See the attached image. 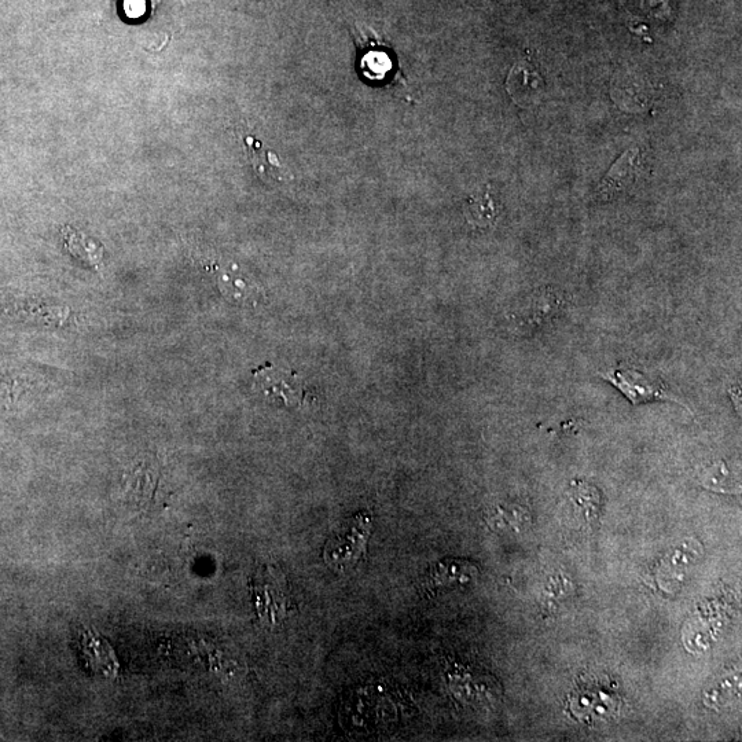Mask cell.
I'll use <instances>...</instances> for the list:
<instances>
[{
    "mask_svg": "<svg viewBox=\"0 0 742 742\" xmlns=\"http://www.w3.org/2000/svg\"><path fill=\"white\" fill-rule=\"evenodd\" d=\"M373 528V517L362 512L352 517L323 547V560L330 569L344 572L351 569L365 556Z\"/></svg>",
    "mask_w": 742,
    "mask_h": 742,
    "instance_id": "1",
    "label": "cell"
},
{
    "mask_svg": "<svg viewBox=\"0 0 742 742\" xmlns=\"http://www.w3.org/2000/svg\"><path fill=\"white\" fill-rule=\"evenodd\" d=\"M288 586L282 573L267 569L260 572L255 580V594L260 619L264 622L279 624L285 619L289 609Z\"/></svg>",
    "mask_w": 742,
    "mask_h": 742,
    "instance_id": "2",
    "label": "cell"
},
{
    "mask_svg": "<svg viewBox=\"0 0 742 742\" xmlns=\"http://www.w3.org/2000/svg\"><path fill=\"white\" fill-rule=\"evenodd\" d=\"M604 380L615 385L623 395L633 404L653 402V400H672L679 402L675 396L670 395L664 387L663 382L650 380V378L639 373L637 370H613L612 373H598Z\"/></svg>",
    "mask_w": 742,
    "mask_h": 742,
    "instance_id": "3",
    "label": "cell"
},
{
    "mask_svg": "<svg viewBox=\"0 0 742 742\" xmlns=\"http://www.w3.org/2000/svg\"><path fill=\"white\" fill-rule=\"evenodd\" d=\"M255 376V388L263 393L267 398L278 400L281 399L285 406H299L307 398V392L304 393L301 382L297 381L299 374L289 373L277 370L274 366L268 365L260 367L253 371Z\"/></svg>",
    "mask_w": 742,
    "mask_h": 742,
    "instance_id": "4",
    "label": "cell"
},
{
    "mask_svg": "<svg viewBox=\"0 0 742 742\" xmlns=\"http://www.w3.org/2000/svg\"><path fill=\"white\" fill-rule=\"evenodd\" d=\"M545 82L541 73L531 62L523 61L514 66L506 80V90L513 101L520 106H531L539 102Z\"/></svg>",
    "mask_w": 742,
    "mask_h": 742,
    "instance_id": "5",
    "label": "cell"
},
{
    "mask_svg": "<svg viewBox=\"0 0 742 742\" xmlns=\"http://www.w3.org/2000/svg\"><path fill=\"white\" fill-rule=\"evenodd\" d=\"M479 569L472 562L464 560H447L431 568L426 576L425 586L428 589L464 584L476 579Z\"/></svg>",
    "mask_w": 742,
    "mask_h": 742,
    "instance_id": "6",
    "label": "cell"
},
{
    "mask_svg": "<svg viewBox=\"0 0 742 742\" xmlns=\"http://www.w3.org/2000/svg\"><path fill=\"white\" fill-rule=\"evenodd\" d=\"M246 154L251 161L253 170L262 179H275L281 182L284 179V171L277 157L270 150L264 149L262 143L253 138H246Z\"/></svg>",
    "mask_w": 742,
    "mask_h": 742,
    "instance_id": "7",
    "label": "cell"
},
{
    "mask_svg": "<svg viewBox=\"0 0 742 742\" xmlns=\"http://www.w3.org/2000/svg\"><path fill=\"white\" fill-rule=\"evenodd\" d=\"M639 150L634 149L624 154L622 159L617 161L608 176L602 181L600 191L602 194L611 193L612 189H622L627 183L634 179L635 171L639 170Z\"/></svg>",
    "mask_w": 742,
    "mask_h": 742,
    "instance_id": "8",
    "label": "cell"
},
{
    "mask_svg": "<svg viewBox=\"0 0 742 742\" xmlns=\"http://www.w3.org/2000/svg\"><path fill=\"white\" fill-rule=\"evenodd\" d=\"M465 216L470 226L479 227V229L491 227L497 220V207L490 193L470 197L465 205Z\"/></svg>",
    "mask_w": 742,
    "mask_h": 742,
    "instance_id": "9",
    "label": "cell"
},
{
    "mask_svg": "<svg viewBox=\"0 0 742 742\" xmlns=\"http://www.w3.org/2000/svg\"><path fill=\"white\" fill-rule=\"evenodd\" d=\"M562 300L556 293H542L531 300L530 310L525 311V325H542L561 311Z\"/></svg>",
    "mask_w": 742,
    "mask_h": 742,
    "instance_id": "10",
    "label": "cell"
}]
</instances>
